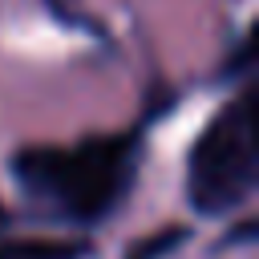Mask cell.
<instances>
[{
    "instance_id": "1",
    "label": "cell",
    "mask_w": 259,
    "mask_h": 259,
    "mask_svg": "<svg viewBox=\"0 0 259 259\" xmlns=\"http://www.w3.org/2000/svg\"><path fill=\"white\" fill-rule=\"evenodd\" d=\"M138 134H101L77 146H28L12 158L20 190L65 219H105L134 182Z\"/></svg>"
},
{
    "instance_id": "2",
    "label": "cell",
    "mask_w": 259,
    "mask_h": 259,
    "mask_svg": "<svg viewBox=\"0 0 259 259\" xmlns=\"http://www.w3.org/2000/svg\"><path fill=\"white\" fill-rule=\"evenodd\" d=\"M255 190V113L251 93L227 101L198 134L186 166V194L194 210L223 214Z\"/></svg>"
}]
</instances>
